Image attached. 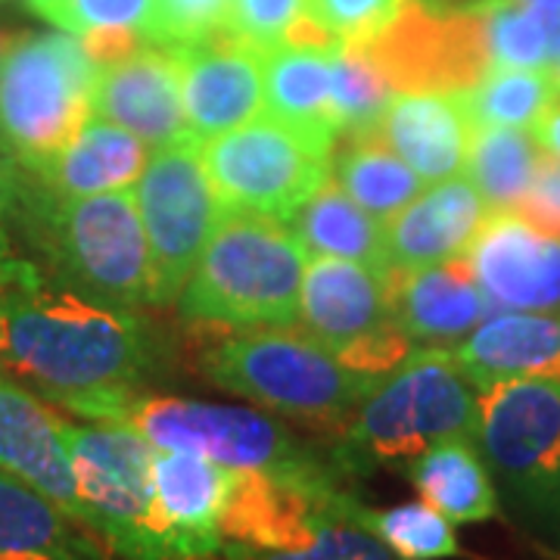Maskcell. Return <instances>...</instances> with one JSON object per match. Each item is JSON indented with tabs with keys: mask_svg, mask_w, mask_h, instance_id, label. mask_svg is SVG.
<instances>
[{
	"mask_svg": "<svg viewBox=\"0 0 560 560\" xmlns=\"http://www.w3.org/2000/svg\"><path fill=\"white\" fill-rule=\"evenodd\" d=\"M156 349L147 324L35 261L0 268V371L84 420L121 423Z\"/></svg>",
	"mask_w": 560,
	"mask_h": 560,
	"instance_id": "6da1fadb",
	"label": "cell"
},
{
	"mask_svg": "<svg viewBox=\"0 0 560 560\" xmlns=\"http://www.w3.org/2000/svg\"><path fill=\"white\" fill-rule=\"evenodd\" d=\"M305 246L278 219L224 212L178 293L180 318L219 327H290L300 320Z\"/></svg>",
	"mask_w": 560,
	"mask_h": 560,
	"instance_id": "7a4b0ae2",
	"label": "cell"
},
{
	"mask_svg": "<svg viewBox=\"0 0 560 560\" xmlns=\"http://www.w3.org/2000/svg\"><path fill=\"white\" fill-rule=\"evenodd\" d=\"M20 228L57 265V278L113 305L153 302L150 246L131 190L57 197L20 180Z\"/></svg>",
	"mask_w": 560,
	"mask_h": 560,
	"instance_id": "3957f363",
	"label": "cell"
},
{
	"mask_svg": "<svg viewBox=\"0 0 560 560\" xmlns=\"http://www.w3.org/2000/svg\"><path fill=\"white\" fill-rule=\"evenodd\" d=\"M477 436V386L464 377L448 349L411 352L342 423L334 452L337 467L361 474L371 467L411 464L445 440Z\"/></svg>",
	"mask_w": 560,
	"mask_h": 560,
	"instance_id": "277c9868",
	"label": "cell"
},
{
	"mask_svg": "<svg viewBox=\"0 0 560 560\" xmlns=\"http://www.w3.org/2000/svg\"><path fill=\"white\" fill-rule=\"evenodd\" d=\"M200 371L224 393L320 427H342L381 383L349 371L312 334L259 327L206 346Z\"/></svg>",
	"mask_w": 560,
	"mask_h": 560,
	"instance_id": "5b68a950",
	"label": "cell"
},
{
	"mask_svg": "<svg viewBox=\"0 0 560 560\" xmlns=\"http://www.w3.org/2000/svg\"><path fill=\"white\" fill-rule=\"evenodd\" d=\"M121 423L135 427L162 452H187L231 470H259L318 489H342L334 455L320 458L278 420L253 408L178 396H138Z\"/></svg>",
	"mask_w": 560,
	"mask_h": 560,
	"instance_id": "8992f818",
	"label": "cell"
},
{
	"mask_svg": "<svg viewBox=\"0 0 560 560\" xmlns=\"http://www.w3.org/2000/svg\"><path fill=\"white\" fill-rule=\"evenodd\" d=\"M97 66L69 32L13 35L0 50V153L25 168L50 160L91 119Z\"/></svg>",
	"mask_w": 560,
	"mask_h": 560,
	"instance_id": "52a82bcc",
	"label": "cell"
},
{
	"mask_svg": "<svg viewBox=\"0 0 560 560\" xmlns=\"http://www.w3.org/2000/svg\"><path fill=\"white\" fill-rule=\"evenodd\" d=\"M474 440L523 521L560 533V383L511 377L480 386Z\"/></svg>",
	"mask_w": 560,
	"mask_h": 560,
	"instance_id": "ba28073f",
	"label": "cell"
},
{
	"mask_svg": "<svg viewBox=\"0 0 560 560\" xmlns=\"http://www.w3.org/2000/svg\"><path fill=\"white\" fill-rule=\"evenodd\" d=\"M88 529L121 560H172L153 495L156 448L128 423L62 420Z\"/></svg>",
	"mask_w": 560,
	"mask_h": 560,
	"instance_id": "9c48e42d",
	"label": "cell"
},
{
	"mask_svg": "<svg viewBox=\"0 0 560 560\" xmlns=\"http://www.w3.org/2000/svg\"><path fill=\"white\" fill-rule=\"evenodd\" d=\"M330 156V147L271 116L200 143L202 168L224 212L265 215L283 224L327 184Z\"/></svg>",
	"mask_w": 560,
	"mask_h": 560,
	"instance_id": "30bf717a",
	"label": "cell"
},
{
	"mask_svg": "<svg viewBox=\"0 0 560 560\" xmlns=\"http://www.w3.org/2000/svg\"><path fill=\"white\" fill-rule=\"evenodd\" d=\"M300 318L308 334L364 377L383 381L415 342L393 318V271L312 256L302 275Z\"/></svg>",
	"mask_w": 560,
	"mask_h": 560,
	"instance_id": "8fae6325",
	"label": "cell"
},
{
	"mask_svg": "<svg viewBox=\"0 0 560 560\" xmlns=\"http://www.w3.org/2000/svg\"><path fill=\"white\" fill-rule=\"evenodd\" d=\"M135 200L150 246L153 302L165 305L178 300L224 215L202 168L200 143L180 140L153 150L140 172Z\"/></svg>",
	"mask_w": 560,
	"mask_h": 560,
	"instance_id": "7c38bea8",
	"label": "cell"
},
{
	"mask_svg": "<svg viewBox=\"0 0 560 560\" xmlns=\"http://www.w3.org/2000/svg\"><path fill=\"white\" fill-rule=\"evenodd\" d=\"M393 94H464L492 69L482 13L405 0L399 13L361 44Z\"/></svg>",
	"mask_w": 560,
	"mask_h": 560,
	"instance_id": "4fadbf2b",
	"label": "cell"
},
{
	"mask_svg": "<svg viewBox=\"0 0 560 560\" xmlns=\"http://www.w3.org/2000/svg\"><path fill=\"white\" fill-rule=\"evenodd\" d=\"M359 501L346 489H318L259 470H234L221 511V539L261 551H293L312 545L320 526L352 521Z\"/></svg>",
	"mask_w": 560,
	"mask_h": 560,
	"instance_id": "5bb4252c",
	"label": "cell"
},
{
	"mask_svg": "<svg viewBox=\"0 0 560 560\" xmlns=\"http://www.w3.org/2000/svg\"><path fill=\"white\" fill-rule=\"evenodd\" d=\"M464 259L489 305L560 315V237L517 212H489Z\"/></svg>",
	"mask_w": 560,
	"mask_h": 560,
	"instance_id": "9a60e30c",
	"label": "cell"
},
{
	"mask_svg": "<svg viewBox=\"0 0 560 560\" xmlns=\"http://www.w3.org/2000/svg\"><path fill=\"white\" fill-rule=\"evenodd\" d=\"M180 109L187 135L202 143L259 119L265 109L261 54L246 47L231 32L175 47Z\"/></svg>",
	"mask_w": 560,
	"mask_h": 560,
	"instance_id": "2e32d148",
	"label": "cell"
},
{
	"mask_svg": "<svg viewBox=\"0 0 560 560\" xmlns=\"http://www.w3.org/2000/svg\"><path fill=\"white\" fill-rule=\"evenodd\" d=\"M91 116L119 125L153 150L194 140L180 109L178 62L165 47H140L125 60L97 66Z\"/></svg>",
	"mask_w": 560,
	"mask_h": 560,
	"instance_id": "e0dca14e",
	"label": "cell"
},
{
	"mask_svg": "<svg viewBox=\"0 0 560 560\" xmlns=\"http://www.w3.org/2000/svg\"><path fill=\"white\" fill-rule=\"evenodd\" d=\"M0 470L28 482L40 495L88 526V511L62 440V418L32 389L0 377Z\"/></svg>",
	"mask_w": 560,
	"mask_h": 560,
	"instance_id": "ac0fdd59",
	"label": "cell"
},
{
	"mask_svg": "<svg viewBox=\"0 0 560 560\" xmlns=\"http://www.w3.org/2000/svg\"><path fill=\"white\" fill-rule=\"evenodd\" d=\"M234 470L215 460L162 452L153 455V495L172 560H212L224 548L221 511Z\"/></svg>",
	"mask_w": 560,
	"mask_h": 560,
	"instance_id": "d6986e66",
	"label": "cell"
},
{
	"mask_svg": "<svg viewBox=\"0 0 560 560\" xmlns=\"http://www.w3.org/2000/svg\"><path fill=\"white\" fill-rule=\"evenodd\" d=\"M368 135L436 184L464 175L477 125L460 94H396Z\"/></svg>",
	"mask_w": 560,
	"mask_h": 560,
	"instance_id": "ffe728a7",
	"label": "cell"
},
{
	"mask_svg": "<svg viewBox=\"0 0 560 560\" xmlns=\"http://www.w3.org/2000/svg\"><path fill=\"white\" fill-rule=\"evenodd\" d=\"M486 215L489 206L470 180L460 175L436 180V187L383 221L386 259L405 271L460 259Z\"/></svg>",
	"mask_w": 560,
	"mask_h": 560,
	"instance_id": "44dd1931",
	"label": "cell"
},
{
	"mask_svg": "<svg viewBox=\"0 0 560 560\" xmlns=\"http://www.w3.org/2000/svg\"><path fill=\"white\" fill-rule=\"evenodd\" d=\"M489 315L467 259L440 261L427 268H393V318L411 342L448 349Z\"/></svg>",
	"mask_w": 560,
	"mask_h": 560,
	"instance_id": "7402d4cb",
	"label": "cell"
},
{
	"mask_svg": "<svg viewBox=\"0 0 560 560\" xmlns=\"http://www.w3.org/2000/svg\"><path fill=\"white\" fill-rule=\"evenodd\" d=\"M448 352L477 389L511 377L560 383V315L501 312L482 318L467 340Z\"/></svg>",
	"mask_w": 560,
	"mask_h": 560,
	"instance_id": "603a6c76",
	"label": "cell"
},
{
	"mask_svg": "<svg viewBox=\"0 0 560 560\" xmlns=\"http://www.w3.org/2000/svg\"><path fill=\"white\" fill-rule=\"evenodd\" d=\"M147 160L143 140L113 121L91 116L75 138L32 172L57 197H94L138 184Z\"/></svg>",
	"mask_w": 560,
	"mask_h": 560,
	"instance_id": "cb8c5ba5",
	"label": "cell"
},
{
	"mask_svg": "<svg viewBox=\"0 0 560 560\" xmlns=\"http://www.w3.org/2000/svg\"><path fill=\"white\" fill-rule=\"evenodd\" d=\"M0 560H109L84 523L0 470Z\"/></svg>",
	"mask_w": 560,
	"mask_h": 560,
	"instance_id": "d4e9b609",
	"label": "cell"
},
{
	"mask_svg": "<svg viewBox=\"0 0 560 560\" xmlns=\"http://www.w3.org/2000/svg\"><path fill=\"white\" fill-rule=\"evenodd\" d=\"M334 57L337 50H312L290 44H278L261 54V84H265L268 116L330 150L340 138L330 109Z\"/></svg>",
	"mask_w": 560,
	"mask_h": 560,
	"instance_id": "484cf974",
	"label": "cell"
},
{
	"mask_svg": "<svg viewBox=\"0 0 560 560\" xmlns=\"http://www.w3.org/2000/svg\"><path fill=\"white\" fill-rule=\"evenodd\" d=\"M420 499L452 523H482L501 514L495 480L482 460L477 440H445L408 464Z\"/></svg>",
	"mask_w": 560,
	"mask_h": 560,
	"instance_id": "4316f807",
	"label": "cell"
},
{
	"mask_svg": "<svg viewBox=\"0 0 560 560\" xmlns=\"http://www.w3.org/2000/svg\"><path fill=\"white\" fill-rule=\"evenodd\" d=\"M287 224L312 256H330L371 265L377 271H393L386 259L383 221L361 209L337 180H327Z\"/></svg>",
	"mask_w": 560,
	"mask_h": 560,
	"instance_id": "83f0119b",
	"label": "cell"
},
{
	"mask_svg": "<svg viewBox=\"0 0 560 560\" xmlns=\"http://www.w3.org/2000/svg\"><path fill=\"white\" fill-rule=\"evenodd\" d=\"M342 138L346 143L337 150V165H334L337 184L374 219H393L423 194L427 180L383 140L368 131L342 135Z\"/></svg>",
	"mask_w": 560,
	"mask_h": 560,
	"instance_id": "f1b7e54d",
	"label": "cell"
},
{
	"mask_svg": "<svg viewBox=\"0 0 560 560\" xmlns=\"http://www.w3.org/2000/svg\"><path fill=\"white\" fill-rule=\"evenodd\" d=\"M545 156L548 153L529 128H477L464 172L489 212H514Z\"/></svg>",
	"mask_w": 560,
	"mask_h": 560,
	"instance_id": "f546056e",
	"label": "cell"
},
{
	"mask_svg": "<svg viewBox=\"0 0 560 560\" xmlns=\"http://www.w3.org/2000/svg\"><path fill=\"white\" fill-rule=\"evenodd\" d=\"M464 106L477 128H533L560 97V84L545 69H489L477 88L464 91Z\"/></svg>",
	"mask_w": 560,
	"mask_h": 560,
	"instance_id": "4dcf8cb0",
	"label": "cell"
},
{
	"mask_svg": "<svg viewBox=\"0 0 560 560\" xmlns=\"http://www.w3.org/2000/svg\"><path fill=\"white\" fill-rule=\"evenodd\" d=\"M355 523L371 529L399 560H448L460 558V545L452 521L427 501H405L396 508L371 511L359 504Z\"/></svg>",
	"mask_w": 560,
	"mask_h": 560,
	"instance_id": "1f68e13d",
	"label": "cell"
},
{
	"mask_svg": "<svg viewBox=\"0 0 560 560\" xmlns=\"http://www.w3.org/2000/svg\"><path fill=\"white\" fill-rule=\"evenodd\" d=\"M470 7L482 13L492 69H545L551 62L558 40L536 7L489 0H477Z\"/></svg>",
	"mask_w": 560,
	"mask_h": 560,
	"instance_id": "d6a6232c",
	"label": "cell"
},
{
	"mask_svg": "<svg viewBox=\"0 0 560 560\" xmlns=\"http://www.w3.org/2000/svg\"><path fill=\"white\" fill-rule=\"evenodd\" d=\"M389 101H393V91L377 72V66L368 60L364 47L342 44L334 57V75H330V109H334L340 138L368 131L381 119Z\"/></svg>",
	"mask_w": 560,
	"mask_h": 560,
	"instance_id": "836d02e7",
	"label": "cell"
},
{
	"mask_svg": "<svg viewBox=\"0 0 560 560\" xmlns=\"http://www.w3.org/2000/svg\"><path fill=\"white\" fill-rule=\"evenodd\" d=\"M156 0H28V10L75 38L97 32H138L147 38Z\"/></svg>",
	"mask_w": 560,
	"mask_h": 560,
	"instance_id": "e575fe53",
	"label": "cell"
},
{
	"mask_svg": "<svg viewBox=\"0 0 560 560\" xmlns=\"http://www.w3.org/2000/svg\"><path fill=\"white\" fill-rule=\"evenodd\" d=\"M212 560H399L383 545L371 529L361 523L337 521L324 523L312 545L293 548V551H261V548H243L224 541L219 555Z\"/></svg>",
	"mask_w": 560,
	"mask_h": 560,
	"instance_id": "d590c367",
	"label": "cell"
},
{
	"mask_svg": "<svg viewBox=\"0 0 560 560\" xmlns=\"http://www.w3.org/2000/svg\"><path fill=\"white\" fill-rule=\"evenodd\" d=\"M228 3L231 0H156L147 40L175 50L212 38L228 22Z\"/></svg>",
	"mask_w": 560,
	"mask_h": 560,
	"instance_id": "8d00e7d4",
	"label": "cell"
},
{
	"mask_svg": "<svg viewBox=\"0 0 560 560\" xmlns=\"http://www.w3.org/2000/svg\"><path fill=\"white\" fill-rule=\"evenodd\" d=\"M405 0H302V13L334 32L342 44L371 40L399 13Z\"/></svg>",
	"mask_w": 560,
	"mask_h": 560,
	"instance_id": "74e56055",
	"label": "cell"
},
{
	"mask_svg": "<svg viewBox=\"0 0 560 560\" xmlns=\"http://www.w3.org/2000/svg\"><path fill=\"white\" fill-rule=\"evenodd\" d=\"M300 10L302 0H231L224 32H231L246 47L265 54L283 40L290 22L300 16Z\"/></svg>",
	"mask_w": 560,
	"mask_h": 560,
	"instance_id": "f35d334b",
	"label": "cell"
},
{
	"mask_svg": "<svg viewBox=\"0 0 560 560\" xmlns=\"http://www.w3.org/2000/svg\"><path fill=\"white\" fill-rule=\"evenodd\" d=\"M514 212L529 221L533 228L560 237V160L545 156L539 175L529 184L526 197Z\"/></svg>",
	"mask_w": 560,
	"mask_h": 560,
	"instance_id": "ab89813d",
	"label": "cell"
},
{
	"mask_svg": "<svg viewBox=\"0 0 560 560\" xmlns=\"http://www.w3.org/2000/svg\"><path fill=\"white\" fill-rule=\"evenodd\" d=\"M16 228H20V178L10 162L0 160V268L16 259L13 253Z\"/></svg>",
	"mask_w": 560,
	"mask_h": 560,
	"instance_id": "60d3db41",
	"label": "cell"
},
{
	"mask_svg": "<svg viewBox=\"0 0 560 560\" xmlns=\"http://www.w3.org/2000/svg\"><path fill=\"white\" fill-rule=\"evenodd\" d=\"M529 131L536 135V140H539L541 150H545L548 156L560 160V97L555 101V106L529 128Z\"/></svg>",
	"mask_w": 560,
	"mask_h": 560,
	"instance_id": "b9f144b4",
	"label": "cell"
},
{
	"mask_svg": "<svg viewBox=\"0 0 560 560\" xmlns=\"http://www.w3.org/2000/svg\"><path fill=\"white\" fill-rule=\"evenodd\" d=\"M548 72H551L555 81L560 84V40H558V47H555V57H551V62H548Z\"/></svg>",
	"mask_w": 560,
	"mask_h": 560,
	"instance_id": "7bdbcfd3",
	"label": "cell"
},
{
	"mask_svg": "<svg viewBox=\"0 0 560 560\" xmlns=\"http://www.w3.org/2000/svg\"><path fill=\"white\" fill-rule=\"evenodd\" d=\"M489 3H523V7H529V3H560V0H489Z\"/></svg>",
	"mask_w": 560,
	"mask_h": 560,
	"instance_id": "ee69618b",
	"label": "cell"
},
{
	"mask_svg": "<svg viewBox=\"0 0 560 560\" xmlns=\"http://www.w3.org/2000/svg\"><path fill=\"white\" fill-rule=\"evenodd\" d=\"M3 40H7V35H0V50H3Z\"/></svg>",
	"mask_w": 560,
	"mask_h": 560,
	"instance_id": "f6af8a7d",
	"label": "cell"
}]
</instances>
